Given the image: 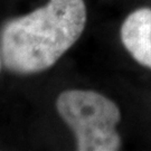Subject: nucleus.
Returning <instances> with one entry per match:
<instances>
[{"instance_id": "f257e3e1", "label": "nucleus", "mask_w": 151, "mask_h": 151, "mask_svg": "<svg viewBox=\"0 0 151 151\" xmlns=\"http://www.w3.org/2000/svg\"><path fill=\"white\" fill-rule=\"evenodd\" d=\"M85 24L84 0H49L6 24L0 38L1 60L18 74L43 72L78 40Z\"/></svg>"}, {"instance_id": "f03ea898", "label": "nucleus", "mask_w": 151, "mask_h": 151, "mask_svg": "<svg viewBox=\"0 0 151 151\" xmlns=\"http://www.w3.org/2000/svg\"><path fill=\"white\" fill-rule=\"evenodd\" d=\"M57 112L76 137L80 151H116L121 138L116 125L121 120L118 105L94 91L68 90L56 101Z\"/></svg>"}, {"instance_id": "7ed1b4c3", "label": "nucleus", "mask_w": 151, "mask_h": 151, "mask_svg": "<svg viewBox=\"0 0 151 151\" xmlns=\"http://www.w3.org/2000/svg\"><path fill=\"white\" fill-rule=\"evenodd\" d=\"M121 40L139 64L151 68V8H140L125 18Z\"/></svg>"}, {"instance_id": "20e7f679", "label": "nucleus", "mask_w": 151, "mask_h": 151, "mask_svg": "<svg viewBox=\"0 0 151 151\" xmlns=\"http://www.w3.org/2000/svg\"><path fill=\"white\" fill-rule=\"evenodd\" d=\"M0 68H1V54H0Z\"/></svg>"}]
</instances>
